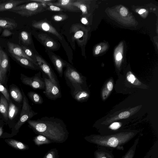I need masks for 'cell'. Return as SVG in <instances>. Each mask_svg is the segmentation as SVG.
Listing matches in <instances>:
<instances>
[{"mask_svg": "<svg viewBox=\"0 0 158 158\" xmlns=\"http://www.w3.org/2000/svg\"><path fill=\"white\" fill-rule=\"evenodd\" d=\"M27 122L35 134L46 136L52 143H63L68 139L69 132L66 126L59 118L45 116L29 120Z\"/></svg>", "mask_w": 158, "mask_h": 158, "instance_id": "obj_1", "label": "cell"}, {"mask_svg": "<svg viewBox=\"0 0 158 158\" xmlns=\"http://www.w3.org/2000/svg\"><path fill=\"white\" fill-rule=\"evenodd\" d=\"M139 132L136 130L123 131L107 135L92 134L85 137L84 139L88 142L98 146L103 147L111 150L123 151L124 145L135 137Z\"/></svg>", "mask_w": 158, "mask_h": 158, "instance_id": "obj_2", "label": "cell"}, {"mask_svg": "<svg viewBox=\"0 0 158 158\" xmlns=\"http://www.w3.org/2000/svg\"><path fill=\"white\" fill-rule=\"evenodd\" d=\"M66 67L64 76L67 85L70 88L71 94L86 88L85 77L68 63Z\"/></svg>", "mask_w": 158, "mask_h": 158, "instance_id": "obj_3", "label": "cell"}, {"mask_svg": "<svg viewBox=\"0 0 158 158\" xmlns=\"http://www.w3.org/2000/svg\"><path fill=\"white\" fill-rule=\"evenodd\" d=\"M23 96V106L19 119L12 130V132L9 137H11L16 135L21 127L26 122L30 120L34 116L38 114L32 109L29 103L27 98L23 91H22Z\"/></svg>", "mask_w": 158, "mask_h": 158, "instance_id": "obj_4", "label": "cell"}, {"mask_svg": "<svg viewBox=\"0 0 158 158\" xmlns=\"http://www.w3.org/2000/svg\"><path fill=\"white\" fill-rule=\"evenodd\" d=\"M46 6L45 4L30 2L18 5L10 11L22 16L28 17L46 10Z\"/></svg>", "mask_w": 158, "mask_h": 158, "instance_id": "obj_5", "label": "cell"}, {"mask_svg": "<svg viewBox=\"0 0 158 158\" xmlns=\"http://www.w3.org/2000/svg\"><path fill=\"white\" fill-rule=\"evenodd\" d=\"M20 78L23 84L29 86L33 89H45V82L44 78L41 77L40 71L32 77H28L21 74Z\"/></svg>", "mask_w": 158, "mask_h": 158, "instance_id": "obj_6", "label": "cell"}, {"mask_svg": "<svg viewBox=\"0 0 158 158\" xmlns=\"http://www.w3.org/2000/svg\"><path fill=\"white\" fill-rule=\"evenodd\" d=\"M45 90L44 93L48 99L55 100L61 97V92L59 85L54 83L48 78L44 77Z\"/></svg>", "mask_w": 158, "mask_h": 158, "instance_id": "obj_7", "label": "cell"}, {"mask_svg": "<svg viewBox=\"0 0 158 158\" xmlns=\"http://www.w3.org/2000/svg\"><path fill=\"white\" fill-rule=\"evenodd\" d=\"M37 63L40 70L47 75L52 82L59 85V81L57 77L50 64L41 56L35 55Z\"/></svg>", "mask_w": 158, "mask_h": 158, "instance_id": "obj_8", "label": "cell"}, {"mask_svg": "<svg viewBox=\"0 0 158 158\" xmlns=\"http://www.w3.org/2000/svg\"><path fill=\"white\" fill-rule=\"evenodd\" d=\"M32 26L37 29L48 32L55 35L60 40H63V37L47 20L38 21L34 20L32 23Z\"/></svg>", "mask_w": 158, "mask_h": 158, "instance_id": "obj_9", "label": "cell"}, {"mask_svg": "<svg viewBox=\"0 0 158 158\" xmlns=\"http://www.w3.org/2000/svg\"><path fill=\"white\" fill-rule=\"evenodd\" d=\"M70 32L73 33V39L76 40L79 46L81 47L86 38L84 27L80 23L73 24L71 27Z\"/></svg>", "mask_w": 158, "mask_h": 158, "instance_id": "obj_10", "label": "cell"}, {"mask_svg": "<svg viewBox=\"0 0 158 158\" xmlns=\"http://www.w3.org/2000/svg\"><path fill=\"white\" fill-rule=\"evenodd\" d=\"M46 52L59 76L61 77L63 74V69L66 67L68 63L49 50H46Z\"/></svg>", "mask_w": 158, "mask_h": 158, "instance_id": "obj_11", "label": "cell"}, {"mask_svg": "<svg viewBox=\"0 0 158 158\" xmlns=\"http://www.w3.org/2000/svg\"><path fill=\"white\" fill-rule=\"evenodd\" d=\"M40 41L45 47L52 51L58 50L60 44L46 33H41L38 35Z\"/></svg>", "mask_w": 158, "mask_h": 158, "instance_id": "obj_12", "label": "cell"}, {"mask_svg": "<svg viewBox=\"0 0 158 158\" xmlns=\"http://www.w3.org/2000/svg\"><path fill=\"white\" fill-rule=\"evenodd\" d=\"M7 45L8 51L12 56H15L26 58L38 66L37 63L26 55L21 47L19 45L9 42L7 43Z\"/></svg>", "mask_w": 158, "mask_h": 158, "instance_id": "obj_13", "label": "cell"}, {"mask_svg": "<svg viewBox=\"0 0 158 158\" xmlns=\"http://www.w3.org/2000/svg\"><path fill=\"white\" fill-rule=\"evenodd\" d=\"M73 0H58L56 1L52 4L60 7L65 11L81 12L78 8L73 5Z\"/></svg>", "mask_w": 158, "mask_h": 158, "instance_id": "obj_14", "label": "cell"}, {"mask_svg": "<svg viewBox=\"0 0 158 158\" xmlns=\"http://www.w3.org/2000/svg\"><path fill=\"white\" fill-rule=\"evenodd\" d=\"M28 2H29V0L4 1L0 3V11H10L18 5Z\"/></svg>", "mask_w": 158, "mask_h": 158, "instance_id": "obj_15", "label": "cell"}, {"mask_svg": "<svg viewBox=\"0 0 158 158\" xmlns=\"http://www.w3.org/2000/svg\"><path fill=\"white\" fill-rule=\"evenodd\" d=\"M9 64V60L6 54L1 49L0 50V68L4 81Z\"/></svg>", "mask_w": 158, "mask_h": 158, "instance_id": "obj_16", "label": "cell"}, {"mask_svg": "<svg viewBox=\"0 0 158 158\" xmlns=\"http://www.w3.org/2000/svg\"><path fill=\"white\" fill-rule=\"evenodd\" d=\"M98 147L94 153V158H114L111 150L103 147Z\"/></svg>", "mask_w": 158, "mask_h": 158, "instance_id": "obj_17", "label": "cell"}, {"mask_svg": "<svg viewBox=\"0 0 158 158\" xmlns=\"http://www.w3.org/2000/svg\"><path fill=\"white\" fill-rule=\"evenodd\" d=\"M4 141L10 146L17 150H25L29 148L28 145L16 139L8 138L5 139Z\"/></svg>", "mask_w": 158, "mask_h": 158, "instance_id": "obj_18", "label": "cell"}, {"mask_svg": "<svg viewBox=\"0 0 158 158\" xmlns=\"http://www.w3.org/2000/svg\"><path fill=\"white\" fill-rule=\"evenodd\" d=\"M17 26V23L14 20L8 18L0 17V27L12 30Z\"/></svg>", "mask_w": 158, "mask_h": 158, "instance_id": "obj_19", "label": "cell"}, {"mask_svg": "<svg viewBox=\"0 0 158 158\" xmlns=\"http://www.w3.org/2000/svg\"><path fill=\"white\" fill-rule=\"evenodd\" d=\"M71 95L73 98L77 102H85L88 99L89 96V93L85 88L71 94Z\"/></svg>", "mask_w": 158, "mask_h": 158, "instance_id": "obj_20", "label": "cell"}, {"mask_svg": "<svg viewBox=\"0 0 158 158\" xmlns=\"http://www.w3.org/2000/svg\"><path fill=\"white\" fill-rule=\"evenodd\" d=\"M9 106L7 100L4 96H1L0 98V112L6 121L8 119Z\"/></svg>", "mask_w": 158, "mask_h": 158, "instance_id": "obj_21", "label": "cell"}, {"mask_svg": "<svg viewBox=\"0 0 158 158\" xmlns=\"http://www.w3.org/2000/svg\"><path fill=\"white\" fill-rule=\"evenodd\" d=\"M12 56L16 60L25 67L35 70H40V69L38 66L36 65L28 59L15 56L13 55Z\"/></svg>", "mask_w": 158, "mask_h": 158, "instance_id": "obj_22", "label": "cell"}, {"mask_svg": "<svg viewBox=\"0 0 158 158\" xmlns=\"http://www.w3.org/2000/svg\"><path fill=\"white\" fill-rule=\"evenodd\" d=\"M143 158H158V140L155 142Z\"/></svg>", "mask_w": 158, "mask_h": 158, "instance_id": "obj_23", "label": "cell"}, {"mask_svg": "<svg viewBox=\"0 0 158 158\" xmlns=\"http://www.w3.org/2000/svg\"><path fill=\"white\" fill-rule=\"evenodd\" d=\"M10 93L12 98L16 102H20L23 100V96L18 88L13 86L10 89Z\"/></svg>", "mask_w": 158, "mask_h": 158, "instance_id": "obj_24", "label": "cell"}, {"mask_svg": "<svg viewBox=\"0 0 158 158\" xmlns=\"http://www.w3.org/2000/svg\"><path fill=\"white\" fill-rule=\"evenodd\" d=\"M33 141L35 145L40 146L43 144H48L52 142L46 136L39 134L34 138Z\"/></svg>", "mask_w": 158, "mask_h": 158, "instance_id": "obj_25", "label": "cell"}, {"mask_svg": "<svg viewBox=\"0 0 158 158\" xmlns=\"http://www.w3.org/2000/svg\"><path fill=\"white\" fill-rule=\"evenodd\" d=\"M139 137H138L135 140L132 146L130 148L122 158H134L137 145L139 143Z\"/></svg>", "mask_w": 158, "mask_h": 158, "instance_id": "obj_26", "label": "cell"}, {"mask_svg": "<svg viewBox=\"0 0 158 158\" xmlns=\"http://www.w3.org/2000/svg\"><path fill=\"white\" fill-rule=\"evenodd\" d=\"M27 96L30 100L35 104H41L44 101L41 96L39 94L34 91H30L28 93Z\"/></svg>", "mask_w": 158, "mask_h": 158, "instance_id": "obj_27", "label": "cell"}, {"mask_svg": "<svg viewBox=\"0 0 158 158\" xmlns=\"http://www.w3.org/2000/svg\"><path fill=\"white\" fill-rule=\"evenodd\" d=\"M73 4L82 12V15L87 13V8L85 0H73Z\"/></svg>", "mask_w": 158, "mask_h": 158, "instance_id": "obj_28", "label": "cell"}, {"mask_svg": "<svg viewBox=\"0 0 158 158\" xmlns=\"http://www.w3.org/2000/svg\"><path fill=\"white\" fill-rule=\"evenodd\" d=\"M18 112V108L10 100L9 106L8 118L10 120H12L17 115Z\"/></svg>", "mask_w": 158, "mask_h": 158, "instance_id": "obj_29", "label": "cell"}, {"mask_svg": "<svg viewBox=\"0 0 158 158\" xmlns=\"http://www.w3.org/2000/svg\"><path fill=\"white\" fill-rule=\"evenodd\" d=\"M19 38L22 42L26 45L30 44L31 43V35L27 31H22L19 33Z\"/></svg>", "mask_w": 158, "mask_h": 158, "instance_id": "obj_30", "label": "cell"}, {"mask_svg": "<svg viewBox=\"0 0 158 158\" xmlns=\"http://www.w3.org/2000/svg\"><path fill=\"white\" fill-rule=\"evenodd\" d=\"M58 154L56 148H52L46 153L43 158H58Z\"/></svg>", "mask_w": 158, "mask_h": 158, "instance_id": "obj_31", "label": "cell"}, {"mask_svg": "<svg viewBox=\"0 0 158 158\" xmlns=\"http://www.w3.org/2000/svg\"><path fill=\"white\" fill-rule=\"evenodd\" d=\"M68 16L65 14H58L53 15L52 17V19L56 22H61L68 18Z\"/></svg>", "mask_w": 158, "mask_h": 158, "instance_id": "obj_32", "label": "cell"}, {"mask_svg": "<svg viewBox=\"0 0 158 158\" xmlns=\"http://www.w3.org/2000/svg\"><path fill=\"white\" fill-rule=\"evenodd\" d=\"M21 47L26 55L32 59L36 63H37L35 55H34L31 50L23 45H22Z\"/></svg>", "mask_w": 158, "mask_h": 158, "instance_id": "obj_33", "label": "cell"}, {"mask_svg": "<svg viewBox=\"0 0 158 158\" xmlns=\"http://www.w3.org/2000/svg\"><path fill=\"white\" fill-rule=\"evenodd\" d=\"M0 92H1L7 100L8 102L10 103V99L9 94L6 88L0 83Z\"/></svg>", "mask_w": 158, "mask_h": 158, "instance_id": "obj_34", "label": "cell"}, {"mask_svg": "<svg viewBox=\"0 0 158 158\" xmlns=\"http://www.w3.org/2000/svg\"><path fill=\"white\" fill-rule=\"evenodd\" d=\"M46 10H48L53 11H65L63 9L60 7L52 5V4L46 5Z\"/></svg>", "mask_w": 158, "mask_h": 158, "instance_id": "obj_35", "label": "cell"}, {"mask_svg": "<svg viewBox=\"0 0 158 158\" xmlns=\"http://www.w3.org/2000/svg\"><path fill=\"white\" fill-rule=\"evenodd\" d=\"M30 2H35L37 3L45 4L46 5L51 4L55 1L54 0H29Z\"/></svg>", "mask_w": 158, "mask_h": 158, "instance_id": "obj_36", "label": "cell"}, {"mask_svg": "<svg viewBox=\"0 0 158 158\" xmlns=\"http://www.w3.org/2000/svg\"><path fill=\"white\" fill-rule=\"evenodd\" d=\"M13 33L9 30L7 29H5L3 31L2 35L5 37H7L11 35Z\"/></svg>", "mask_w": 158, "mask_h": 158, "instance_id": "obj_37", "label": "cell"}, {"mask_svg": "<svg viewBox=\"0 0 158 158\" xmlns=\"http://www.w3.org/2000/svg\"><path fill=\"white\" fill-rule=\"evenodd\" d=\"M120 13L123 16H126L127 15L128 12L125 7H122L120 8Z\"/></svg>", "mask_w": 158, "mask_h": 158, "instance_id": "obj_38", "label": "cell"}, {"mask_svg": "<svg viewBox=\"0 0 158 158\" xmlns=\"http://www.w3.org/2000/svg\"><path fill=\"white\" fill-rule=\"evenodd\" d=\"M127 79L129 81L133 83L135 80V78L133 74H130L127 76Z\"/></svg>", "mask_w": 158, "mask_h": 158, "instance_id": "obj_39", "label": "cell"}, {"mask_svg": "<svg viewBox=\"0 0 158 158\" xmlns=\"http://www.w3.org/2000/svg\"><path fill=\"white\" fill-rule=\"evenodd\" d=\"M106 86L109 91H111L113 87V83L111 81L108 82Z\"/></svg>", "mask_w": 158, "mask_h": 158, "instance_id": "obj_40", "label": "cell"}, {"mask_svg": "<svg viewBox=\"0 0 158 158\" xmlns=\"http://www.w3.org/2000/svg\"><path fill=\"white\" fill-rule=\"evenodd\" d=\"M80 21L81 22L84 24H86L88 23V21L86 18L82 17L81 18Z\"/></svg>", "mask_w": 158, "mask_h": 158, "instance_id": "obj_41", "label": "cell"}, {"mask_svg": "<svg viewBox=\"0 0 158 158\" xmlns=\"http://www.w3.org/2000/svg\"><path fill=\"white\" fill-rule=\"evenodd\" d=\"M109 92L107 90H104L102 92V97L103 99L106 98L108 95Z\"/></svg>", "mask_w": 158, "mask_h": 158, "instance_id": "obj_42", "label": "cell"}, {"mask_svg": "<svg viewBox=\"0 0 158 158\" xmlns=\"http://www.w3.org/2000/svg\"><path fill=\"white\" fill-rule=\"evenodd\" d=\"M101 48V47L100 46H98L96 47L95 50V53L96 54L98 55L99 54Z\"/></svg>", "mask_w": 158, "mask_h": 158, "instance_id": "obj_43", "label": "cell"}, {"mask_svg": "<svg viewBox=\"0 0 158 158\" xmlns=\"http://www.w3.org/2000/svg\"><path fill=\"white\" fill-rule=\"evenodd\" d=\"M122 58V56L120 53H118L116 55V59L119 60Z\"/></svg>", "mask_w": 158, "mask_h": 158, "instance_id": "obj_44", "label": "cell"}, {"mask_svg": "<svg viewBox=\"0 0 158 158\" xmlns=\"http://www.w3.org/2000/svg\"><path fill=\"white\" fill-rule=\"evenodd\" d=\"M146 10L145 9H141L139 11L138 13L139 14H141L143 13L146 12Z\"/></svg>", "mask_w": 158, "mask_h": 158, "instance_id": "obj_45", "label": "cell"}, {"mask_svg": "<svg viewBox=\"0 0 158 158\" xmlns=\"http://www.w3.org/2000/svg\"><path fill=\"white\" fill-rule=\"evenodd\" d=\"M2 127L3 126H1L0 127V137L2 136L3 132V129Z\"/></svg>", "mask_w": 158, "mask_h": 158, "instance_id": "obj_46", "label": "cell"}, {"mask_svg": "<svg viewBox=\"0 0 158 158\" xmlns=\"http://www.w3.org/2000/svg\"><path fill=\"white\" fill-rule=\"evenodd\" d=\"M1 48H0V50ZM3 82V80L2 77L1 72V70H0V83H2Z\"/></svg>", "mask_w": 158, "mask_h": 158, "instance_id": "obj_47", "label": "cell"}, {"mask_svg": "<svg viewBox=\"0 0 158 158\" xmlns=\"http://www.w3.org/2000/svg\"><path fill=\"white\" fill-rule=\"evenodd\" d=\"M2 122L1 121H0V127L1 126H2V125H3Z\"/></svg>", "mask_w": 158, "mask_h": 158, "instance_id": "obj_48", "label": "cell"}, {"mask_svg": "<svg viewBox=\"0 0 158 158\" xmlns=\"http://www.w3.org/2000/svg\"><path fill=\"white\" fill-rule=\"evenodd\" d=\"M4 0H2V1H0V3H1V2H3Z\"/></svg>", "mask_w": 158, "mask_h": 158, "instance_id": "obj_49", "label": "cell"}, {"mask_svg": "<svg viewBox=\"0 0 158 158\" xmlns=\"http://www.w3.org/2000/svg\"><path fill=\"white\" fill-rule=\"evenodd\" d=\"M1 30V28H0V31Z\"/></svg>", "mask_w": 158, "mask_h": 158, "instance_id": "obj_50", "label": "cell"}]
</instances>
